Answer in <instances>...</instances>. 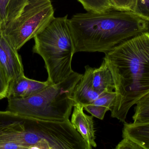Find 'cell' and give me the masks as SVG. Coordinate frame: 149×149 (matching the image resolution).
I'll use <instances>...</instances> for the list:
<instances>
[{"instance_id":"6da1fadb","label":"cell","mask_w":149,"mask_h":149,"mask_svg":"<svg viewBox=\"0 0 149 149\" xmlns=\"http://www.w3.org/2000/svg\"><path fill=\"white\" fill-rule=\"evenodd\" d=\"M103 60L112 73L116 99L111 116L125 122L130 109L149 92V32L115 46Z\"/></svg>"},{"instance_id":"7a4b0ae2","label":"cell","mask_w":149,"mask_h":149,"mask_svg":"<svg viewBox=\"0 0 149 149\" xmlns=\"http://www.w3.org/2000/svg\"><path fill=\"white\" fill-rule=\"evenodd\" d=\"M74 52H102L149 30V21L134 11L112 9L78 13L68 20Z\"/></svg>"},{"instance_id":"3957f363","label":"cell","mask_w":149,"mask_h":149,"mask_svg":"<svg viewBox=\"0 0 149 149\" xmlns=\"http://www.w3.org/2000/svg\"><path fill=\"white\" fill-rule=\"evenodd\" d=\"M82 75L73 71L62 82L52 84L30 97L8 99L7 110L37 120L65 121L71 113L73 91Z\"/></svg>"},{"instance_id":"277c9868","label":"cell","mask_w":149,"mask_h":149,"mask_svg":"<svg viewBox=\"0 0 149 149\" xmlns=\"http://www.w3.org/2000/svg\"><path fill=\"white\" fill-rule=\"evenodd\" d=\"M68 17H54L34 38L33 52L42 58L47 80L52 85L62 82L74 71L72 62L75 52Z\"/></svg>"},{"instance_id":"5b68a950","label":"cell","mask_w":149,"mask_h":149,"mask_svg":"<svg viewBox=\"0 0 149 149\" xmlns=\"http://www.w3.org/2000/svg\"><path fill=\"white\" fill-rule=\"evenodd\" d=\"M54 13L51 0H29L20 15L2 31L18 50L48 25Z\"/></svg>"},{"instance_id":"8992f818","label":"cell","mask_w":149,"mask_h":149,"mask_svg":"<svg viewBox=\"0 0 149 149\" xmlns=\"http://www.w3.org/2000/svg\"><path fill=\"white\" fill-rule=\"evenodd\" d=\"M17 51L8 37L0 31V64L10 83L24 75L22 58Z\"/></svg>"},{"instance_id":"52a82bcc","label":"cell","mask_w":149,"mask_h":149,"mask_svg":"<svg viewBox=\"0 0 149 149\" xmlns=\"http://www.w3.org/2000/svg\"><path fill=\"white\" fill-rule=\"evenodd\" d=\"M70 122L85 141L88 149L96 148L93 116L87 115L84 113L83 106L75 105L73 106Z\"/></svg>"},{"instance_id":"ba28073f","label":"cell","mask_w":149,"mask_h":149,"mask_svg":"<svg viewBox=\"0 0 149 149\" xmlns=\"http://www.w3.org/2000/svg\"><path fill=\"white\" fill-rule=\"evenodd\" d=\"M50 85L51 83L48 80L44 82L38 81L22 75L10 83L6 98L8 99L28 98Z\"/></svg>"},{"instance_id":"9c48e42d","label":"cell","mask_w":149,"mask_h":149,"mask_svg":"<svg viewBox=\"0 0 149 149\" xmlns=\"http://www.w3.org/2000/svg\"><path fill=\"white\" fill-rule=\"evenodd\" d=\"M89 66H85V71L74 87L73 93L74 106H84L93 103L102 94L99 93L93 88L92 71Z\"/></svg>"},{"instance_id":"30bf717a","label":"cell","mask_w":149,"mask_h":149,"mask_svg":"<svg viewBox=\"0 0 149 149\" xmlns=\"http://www.w3.org/2000/svg\"><path fill=\"white\" fill-rule=\"evenodd\" d=\"M92 75L93 88L99 93L102 94L115 90L112 73L104 60L100 67L93 68Z\"/></svg>"},{"instance_id":"8fae6325","label":"cell","mask_w":149,"mask_h":149,"mask_svg":"<svg viewBox=\"0 0 149 149\" xmlns=\"http://www.w3.org/2000/svg\"><path fill=\"white\" fill-rule=\"evenodd\" d=\"M29 0H0V25L2 31L8 24L17 18Z\"/></svg>"},{"instance_id":"7c38bea8","label":"cell","mask_w":149,"mask_h":149,"mask_svg":"<svg viewBox=\"0 0 149 149\" xmlns=\"http://www.w3.org/2000/svg\"><path fill=\"white\" fill-rule=\"evenodd\" d=\"M123 138L130 139L136 143L141 149H149V123L135 124L124 122Z\"/></svg>"},{"instance_id":"4fadbf2b","label":"cell","mask_w":149,"mask_h":149,"mask_svg":"<svg viewBox=\"0 0 149 149\" xmlns=\"http://www.w3.org/2000/svg\"><path fill=\"white\" fill-rule=\"evenodd\" d=\"M133 116V123H149V92L136 103Z\"/></svg>"},{"instance_id":"5bb4252c","label":"cell","mask_w":149,"mask_h":149,"mask_svg":"<svg viewBox=\"0 0 149 149\" xmlns=\"http://www.w3.org/2000/svg\"><path fill=\"white\" fill-rule=\"evenodd\" d=\"M87 11L101 13L113 9L109 0H77Z\"/></svg>"},{"instance_id":"9a60e30c","label":"cell","mask_w":149,"mask_h":149,"mask_svg":"<svg viewBox=\"0 0 149 149\" xmlns=\"http://www.w3.org/2000/svg\"><path fill=\"white\" fill-rule=\"evenodd\" d=\"M116 99V93L115 91H113L103 94L91 104L104 108L108 111H111L114 106Z\"/></svg>"},{"instance_id":"2e32d148","label":"cell","mask_w":149,"mask_h":149,"mask_svg":"<svg viewBox=\"0 0 149 149\" xmlns=\"http://www.w3.org/2000/svg\"><path fill=\"white\" fill-rule=\"evenodd\" d=\"M113 9L116 10L134 11L136 0H109Z\"/></svg>"},{"instance_id":"e0dca14e","label":"cell","mask_w":149,"mask_h":149,"mask_svg":"<svg viewBox=\"0 0 149 149\" xmlns=\"http://www.w3.org/2000/svg\"><path fill=\"white\" fill-rule=\"evenodd\" d=\"M134 12L149 21V0H136Z\"/></svg>"},{"instance_id":"ac0fdd59","label":"cell","mask_w":149,"mask_h":149,"mask_svg":"<svg viewBox=\"0 0 149 149\" xmlns=\"http://www.w3.org/2000/svg\"><path fill=\"white\" fill-rule=\"evenodd\" d=\"M10 80L0 64V100L7 97Z\"/></svg>"},{"instance_id":"d6986e66","label":"cell","mask_w":149,"mask_h":149,"mask_svg":"<svg viewBox=\"0 0 149 149\" xmlns=\"http://www.w3.org/2000/svg\"><path fill=\"white\" fill-rule=\"evenodd\" d=\"M83 107L86 111L91 114L93 116L101 120H103L106 113L108 111L106 108L95 106L93 104L86 105Z\"/></svg>"},{"instance_id":"ffe728a7","label":"cell","mask_w":149,"mask_h":149,"mask_svg":"<svg viewBox=\"0 0 149 149\" xmlns=\"http://www.w3.org/2000/svg\"><path fill=\"white\" fill-rule=\"evenodd\" d=\"M116 149H141V147L136 143L130 139L123 138V139L117 144L115 148Z\"/></svg>"},{"instance_id":"44dd1931","label":"cell","mask_w":149,"mask_h":149,"mask_svg":"<svg viewBox=\"0 0 149 149\" xmlns=\"http://www.w3.org/2000/svg\"><path fill=\"white\" fill-rule=\"evenodd\" d=\"M1 31V25H0V31Z\"/></svg>"}]
</instances>
